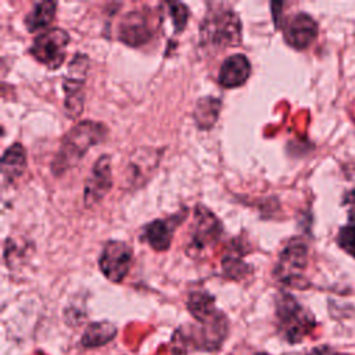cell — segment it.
Instances as JSON below:
<instances>
[{"instance_id":"obj_22","label":"cell","mask_w":355,"mask_h":355,"mask_svg":"<svg viewBox=\"0 0 355 355\" xmlns=\"http://www.w3.org/2000/svg\"><path fill=\"white\" fill-rule=\"evenodd\" d=\"M169 14L176 32H182L189 19V10L183 3H169Z\"/></svg>"},{"instance_id":"obj_9","label":"cell","mask_w":355,"mask_h":355,"mask_svg":"<svg viewBox=\"0 0 355 355\" xmlns=\"http://www.w3.org/2000/svg\"><path fill=\"white\" fill-rule=\"evenodd\" d=\"M133 261L132 248L118 240L108 241L98 257V266L101 273L112 283H121L130 270Z\"/></svg>"},{"instance_id":"obj_13","label":"cell","mask_w":355,"mask_h":355,"mask_svg":"<svg viewBox=\"0 0 355 355\" xmlns=\"http://www.w3.org/2000/svg\"><path fill=\"white\" fill-rule=\"evenodd\" d=\"M184 215H172L169 218H159L147 223L143 229L141 239L154 250V251H166L171 245L173 232L176 226L183 220Z\"/></svg>"},{"instance_id":"obj_18","label":"cell","mask_w":355,"mask_h":355,"mask_svg":"<svg viewBox=\"0 0 355 355\" xmlns=\"http://www.w3.org/2000/svg\"><path fill=\"white\" fill-rule=\"evenodd\" d=\"M55 10H57L55 1L46 0V1L35 3L24 19L26 29L32 33H36L47 28L55 15Z\"/></svg>"},{"instance_id":"obj_25","label":"cell","mask_w":355,"mask_h":355,"mask_svg":"<svg viewBox=\"0 0 355 355\" xmlns=\"http://www.w3.org/2000/svg\"><path fill=\"white\" fill-rule=\"evenodd\" d=\"M337 355H348V354H337Z\"/></svg>"},{"instance_id":"obj_16","label":"cell","mask_w":355,"mask_h":355,"mask_svg":"<svg viewBox=\"0 0 355 355\" xmlns=\"http://www.w3.org/2000/svg\"><path fill=\"white\" fill-rule=\"evenodd\" d=\"M187 309L191 313V316L200 322L204 323L214 316H216L220 311L215 306V298L208 294L207 291H193L187 297Z\"/></svg>"},{"instance_id":"obj_7","label":"cell","mask_w":355,"mask_h":355,"mask_svg":"<svg viewBox=\"0 0 355 355\" xmlns=\"http://www.w3.org/2000/svg\"><path fill=\"white\" fill-rule=\"evenodd\" d=\"M68 43V32L61 28H50L33 39L31 54L49 69H57L65 61Z\"/></svg>"},{"instance_id":"obj_15","label":"cell","mask_w":355,"mask_h":355,"mask_svg":"<svg viewBox=\"0 0 355 355\" xmlns=\"http://www.w3.org/2000/svg\"><path fill=\"white\" fill-rule=\"evenodd\" d=\"M26 169V151L21 143L8 147L1 159V176L6 182H14L22 176Z\"/></svg>"},{"instance_id":"obj_5","label":"cell","mask_w":355,"mask_h":355,"mask_svg":"<svg viewBox=\"0 0 355 355\" xmlns=\"http://www.w3.org/2000/svg\"><path fill=\"white\" fill-rule=\"evenodd\" d=\"M308 263V247L304 241L291 240L280 252L273 275L284 286L304 290L309 286L304 276Z\"/></svg>"},{"instance_id":"obj_6","label":"cell","mask_w":355,"mask_h":355,"mask_svg":"<svg viewBox=\"0 0 355 355\" xmlns=\"http://www.w3.org/2000/svg\"><path fill=\"white\" fill-rule=\"evenodd\" d=\"M89 71V57L83 53H76L68 64V71L62 80L64 108L71 119H76L83 111L85 103V82Z\"/></svg>"},{"instance_id":"obj_21","label":"cell","mask_w":355,"mask_h":355,"mask_svg":"<svg viewBox=\"0 0 355 355\" xmlns=\"http://www.w3.org/2000/svg\"><path fill=\"white\" fill-rule=\"evenodd\" d=\"M337 245L355 258V222L351 219L345 226H341L336 236Z\"/></svg>"},{"instance_id":"obj_10","label":"cell","mask_w":355,"mask_h":355,"mask_svg":"<svg viewBox=\"0 0 355 355\" xmlns=\"http://www.w3.org/2000/svg\"><path fill=\"white\" fill-rule=\"evenodd\" d=\"M161 153L154 147H139L136 148L125 168V186L130 190H136L146 184L159 164Z\"/></svg>"},{"instance_id":"obj_24","label":"cell","mask_w":355,"mask_h":355,"mask_svg":"<svg viewBox=\"0 0 355 355\" xmlns=\"http://www.w3.org/2000/svg\"><path fill=\"white\" fill-rule=\"evenodd\" d=\"M308 355H323V351L319 348H313Z\"/></svg>"},{"instance_id":"obj_11","label":"cell","mask_w":355,"mask_h":355,"mask_svg":"<svg viewBox=\"0 0 355 355\" xmlns=\"http://www.w3.org/2000/svg\"><path fill=\"white\" fill-rule=\"evenodd\" d=\"M112 186V171L110 155L104 154L94 162L83 190V200L86 207H93L100 202Z\"/></svg>"},{"instance_id":"obj_23","label":"cell","mask_w":355,"mask_h":355,"mask_svg":"<svg viewBox=\"0 0 355 355\" xmlns=\"http://www.w3.org/2000/svg\"><path fill=\"white\" fill-rule=\"evenodd\" d=\"M343 204H355V189H352L344 194Z\"/></svg>"},{"instance_id":"obj_14","label":"cell","mask_w":355,"mask_h":355,"mask_svg":"<svg viewBox=\"0 0 355 355\" xmlns=\"http://www.w3.org/2000/svg\"><path fill=\"white\" fill-rule=\"evenodd\" d=\"M251 73L250 60L244 54L229 55L220 65L218 80L226 87H239L247 82Z\"/></svg>"},{"instance_id":"obj_2","label":"cell","mask_w":355,"mask_h":355,"mask_svg":"<svg viewBox=\"0 0 355 355\" xmlns=\"http://www.w3.org/2000/svg\"><path fill=\"white\" fill-rule=\"evenodd\" d=\"M200 42L202 46L216 49L236 47L241 42V22L230 8L211 10L200 25Z\"/></svg>"},{"instance_id":"obj_8","label":"cell","mask_w":355,"mask_h":355,"mask_svg":"<svg viewBox=\"0 0 355 355\" xmlns=\"http://www.w3.org/2000/svg\"><path fill=\"white\" fill-rule=\"evenodd\" d=\"M158 21L151 10H132L119 22L118 39L130 47L143 46L154 37Z\"/></svg>"},{"instance_id":"obj_4","label":"cell","mask_w":355,"mask_h":355,"mask_svg":"<svg viewBox=\"0 0 355 355\" xmlns=\"http://www.w3.org/2000/svg\"><path fill=\"white\" fill-rule=\"evenodd\" d=\"M223 232L220 220L204 205H196L191 225L189 227L190 239L186 247L187 255L200 258L207 250L212 248Z\"/></svg>"},{"instance_id":"obj_1","label":"cell","mask_w":355,"mask_h":355,"mask_svg":"<svg viewBox=\"0 0 355 355\" xmlns=\"http://www.w3.org/2000/svg\"><path fill=\"white\" fill-rule=\"evenodd\" d=\"M107 132V126L101 122L82 121L75 123L60 143L51 164L53 173L60 176L75 166L93 146L104 140Z\"/></svg>"},{"instance_id":"obj_17","label":"cell","mask_w":355,"mask_h":355,"mask_svg":"<svg viewBox=\"0 0 355 355\" xmlns=\"http://www.w3.org/2000/svg\"><path fill=\"white\" fill-rule=\"evenodd\" d=\"M115 336H116V327L111 322L108 320L93 322L85 329L80 337V345L85 348L103 347L111 340H114Z\"/></svg>"},{"instance_id":"obj_20","label":"cell","mask_w":355,"mask_h":355,"mask_svg":"<svg viewBox=\"0 0 355 355\" xmlns=\"http://www.w3.org/2000/svg\"><path fill=\"white\" fill-rule=\"evenodd\" d=\"M243 251L232 247L222 259V270L227 279L240 282L252 273V268L243 261Z\"/></svg>"},{"instance_id":"obj_19","label":"cell","mask_w":355,"mask_h":355,"mask_svg":"<svg viewBox=\"0 0 355 355\" xmlns=\"http://www.w3.org/2000/svg\"><path fill=\"white\" fill-rule=\"evenodd\" d=\"M220 107H222V103L216 97L207 96V97L198 98V101L196 103V107H194V112H193L197 128H200L202 130L211 129L215 125V122L218 121Z\"/></svg>"},{"instance_id":"obj_3","label":"cell","mask_w":355,"mask_h":355,"mask_svg":"<svg viewBox=\"0 0 355 355\" xmlns=\"http://www.w3.org/2000/svg\"><path fill=\"white\" fill-rule=\"evenodd\" d=\"M276 319L282 334L291 344L302 341L316 324L312 313L284 291L276 297Z\"/></svg>"},{"instance_id":"obj_12","label":"cell","mask_w":355,"mask_h":355,"mask_svg":"<svg viewBox=\"0 0 355 355\" xmlns=\"http://www.w3.org/2000/svg\"><path fill=\"white\" fill-rule=\"evenodd\" d=\"M283 36L290 47L305 50L318 37V22L306 12H297L284 22Z\"/></svg>"}]
</instances>
